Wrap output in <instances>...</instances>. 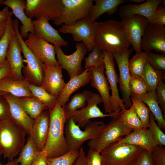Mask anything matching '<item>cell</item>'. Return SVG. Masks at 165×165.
I'll return each instance as SVG.
<instances>
[{
    "instance_id": "7dc6e473",
    "label": "cell",
    "mask_w": 165,
    "mask_h": 165,
    "mask_svg": "<svg viewBox=\"0 0 165 165\" xmlns=\"http://www.w3.org/2000/svg\"><path fill=\"white\" fill-rule=\"evenodd\" d=\"M154 165H165V148L157 145L151 153Z\"/></svg>"
},
{
    "instance_id": "7402d4cb",
    "label": "cell",
    "mask_w": 165,
    "mask_h": 165,
    "mask_svg": "<svg viewBox=\"0 0 165 165\" xmlns=\"http://www.w3.org/2000/svg\"><path fill=\"white\" fill-rule=\"evenodd\" d=\"M164 1L147 0L141 4L129 3L122 6L119 10V16L122 19L133 15H140L146 18L149 22L157 7Z\"/></svg>"
},
{
    "instance_id": "9a60e30c",
    "label": "cell",
    "mask_w": 165,
    "mask_h": 165,
    "mask_svg": "<svg viewBox=\"0 0 165 165\" xmlns=\"http://www.w3.org/2000/svg\"><path fill=\"white\" fill-rule=\"evenodd\" d=\"M102 52L105 64V73L110 84V90L111 91L110 102L113 112L120 108L121 110H123L126 108L123 101L119 95L117 85L119 82V78L115 69L113 53L104 51Z\"/></svg>"
},
{
    "instance_id": "91938a15",
    "label": "cell",
    "mask_w": 165,
    "mask_h": 165,
    "mask_svg": "<svg viewBox=\"0 0 165 165\" xmlns=\"http://www.w3.org/2000/svg\"><path fill=\"white\" fill-rule=\"evenodd\" d=\"M7 94H8V93L0 91V96L4 95Z\"/></svg>"
},
{
    "instance_id": "6da1fadb",
    "label": "cell",
    "mask_w": 165,
    "mask_h": 165,
    "mask_svg": "<svg viewBox=\"0 0 165 165\" xmlns=\"http://www.w3.org/2000/svg\"><path fill=\"white\" fill-rule=\"evenodd\" d=\"M94 42L101 51L121 54L131 45L121 21L110 20L95 22Z\"/></svg>"
},
{
    "instance_id": "30bf717a",
    "label": "cell",
    "mask_w": 165,
    "mask_h": 165,
    "mask_svg": "<svg viewBox=\"0 0 165 165\" xmlns=\"http://www.w3.org/2000/svg\"><path fill=\"white\" fill-rule=\"evenodd\" d=\"M75 48V51L69 55L65 54L61 47L55 49L58 65L67 71L70 79L83 72L81 63L88 51L87 46L82 42L77 43Z\"/></svg>"
},
{
    "instance_id": "d4e9b609",
    "label": "cell",
    "mask_w": 165,
    "mask_h": 165,
    "mask_svg": "<svg viewBox=\"0 0 165 165\" xmlns=\"http://www.w3.org/2000/svg\"><path fill=\"white\" fill-rule=\"evenodd\" d=\"M91 77V71L89 68L86 69L80 75L70 79L57 96V103L61 106H64L73 93L90 82Z\"/></svg>"
},
{
    "instance_id": "816d5d0a",
    "label": "cell",
    "mask_w": 165,
    "mask_h": 165,
    "mask_svg": "<svg viewBox=\"0 0 165 165\" xmlns=\"http://www.w3.org/2000/svg\"><path fill=\"white\" fill-rule=\"evenodd\" d=\"M32 165H49L48 158L43 151L37 152Z\"/></svg>"
},
{
    "instance_id": "f546056e",
    "label": "cell",
    "mask_w": 165,
    "mask_h": 165,
    "mask_svg": "<svg viewBox=\"0 0 165 165\" xmlns=\"http://www.w3.org/2000/svg\"><path fill=\"white\" fill-rule=\"evenodd\" d=\"M141 100L148 106L150 112L154 115L157 124L161 129L165 130V121L162 112L158 103L156 90L146 94L139 96Z\"/></svg>"
},
{
    "instance_id": "8d00e7d4",
    "label": "cell",
    "mask_w": 165,
    "mask_h": 165,
    "mask_svg": "<svg viewBox=\"0 0 165 165\" xmlns=\"http://www.w3.org/2000/svg\"><path fill=\"white\" fill-rule=\"evenodd\" d=\"M130 100L136 114L141 121L143 129H148L150 111L139 96H130Z\"/></svg>"
},
{
    "instance_id": "b9f144b4",
    "label": "cell",
    "mask_w": 165,
    "mask_h": 165,
    "mask_svg": "<svg viewBox=\"0 0 165 165\" xmlns=\"http://www.w3.org/2000/svg\"><path fill=\"white\" fill-rule=\"evenodd\" d=\"M148 129L158 145L165 146V134L155 122L154 117L150 112Z\"/></svg>"
},
{
    "instance_id": "6125c7cd",
    "label": "cell",
    "mask_w": 165,
    "mask_h": 165,
    "mask_svg": "<svg viewBox=\"0 0 165 165\" xmlns=\"http://www.w3.org/2000/svg\"><path fill=\"white\" fill-rule=\"evenodd\" d=\"M3 0H0V4H2V2L3 1Z\"/></svg>"
},
{
    "instance_id": "4316f807",
    "label": "cell",
    "mask_w": 165,
    "mask_h": 165,
    "mask_svg": "<svg viewBox=\"0 0 165 165\" xmlns=\"http://www.w3.org/2000/svg\"><path fill=\"white\" fill-rule=\"evenodd\" d=\"M4 96L9 104L13 120L21 126L27 134H30L35 119L26 113L18 102L15 96L9 93Z\"/></svg>"
},
{
    "instance_id": "7c38bea8",
    "label": "cell",
    "mask_w": 165,
    "mask_h": 165,
    "mask_svg": "<svg viewBox=\"0 0 165 165\" xmlns=\"http://www.w3.org/2000/svg\"><path fill=\"white\" fill-rule=\"evenodd\" d=\"M103 102L101 97L96 93H93L87 101V105L80 110H77L72 114L71 118L76 123L81 127H85L90 119L93 118L109 117H115L121 110L119 108L109 114H104L97 106Z\"/></svg>"
},
{
    "instance_id": "5b68a950",
    "label": "cell",
    "mask_w": 165,
    "mask_h": 165,
    "mask_svg": "<svg viewBox=\"0 0 165 165\" xmlns=\"http://www.w3.org/2000/svg\"><path fill=\"white\" fill-rule=\"evenodd\" d=\"M143 150L138 146L116 142L100 151L102 165H135Z\"/></svg>"
},
{
    "instance_id": "5bb4252c",
    "label": "cell",
    "mask_w": 165,
    "mask_h": 165,
    "mask_svg": "<svg viewBox=\"0 0 165 165\" xmlns=\"http://www.w3.org/2000/svg\"><path fill=\"white\" fill-rule=\"evenodd\" d=\"M121 22L133 49L136 53L141 51V42L149 22L145 17L133 15L121 19Z\"/></svg>"
},
{
    "instance_id": "484cf974",
    "label": "cell",
    "mask_w": 165,
    "mask_h": 165,
    "mask_svg": "<svg viewBox=\"0 0 165 165\" xmlns=\"http://www.w3.org/2000/svg\"><path fill=\"white\" fill-rule=\"evenodd\" d=\"M117 142L138 146L151 152L157 145L148 129L134 130Z\"/></svg>"
},
{
    "instance_id": "603a6c76",
    "label": "cell",
    "mask_w": 165,
    "mask_h": 165,
    "mask_svg": "<svg viewBox=\"0 0 165 165\" xmlns=\"http://www.w3.org/2000/svg\"><path fill=\"white\" fill-rule=\"evenodd\" d=\"M34 28V33L48 42L53 43L55 47L67 46L68 42L59 34V31L53 28L45 19L32 20Z\"/></svg>"
},
{
    "instance_id": "7a4b0ae2",
    "label": "cell",
    "mask_w": 165,
    "mask_h": 165,
    "mask_svg": "<svg viewBox=\"0 0 165 165\" xmlns=\"http://www.w3.org/2000/svg\"><path fill=\"white\" fill-rule=\"evenodd\" d=\"M49 110V132L46 144L42 151L48 158H51L62 156L70 150L64 135L66 119L63 107L57 103L53 109Z\"/></svg>"
},
{
    "instance_id": "d6986e66",
    "label": "cell",
    "mask_w": 165,
    "mask_h": 165,
    "mask_svg": "<svg viewBox=\"0 0 165 165\" xmlns=\"http://www.w3.org/2000/svg\"><path fill=\"white\" fill-rule=\"evenodd\" d=\"M90 79L91 86L99 92L104 103L105 113H111L112 109L110 102V86L104 74V63L98 68L91 67Z\"/></svg>"
},
{
    "instance_id": "ab89813d",
    "label": "cell",
    "mask_w": 165,
    "mask_h": 165,
    "mask_svg": "<svg viewBox=\"0 0 165 165\" xmlns=\"http://www.w3.org/2000/svg\"><path fill=\"white\" fill-rule=\"evenodd\" d=\"M129 86L130 97L139 96L148 93L146 84L141 77L130 75Z\"/></svg>"
},
{
    "instance_id": "f907efd6",
    "label": "cell",
    "mask_w": 165,
    "mask_h": 165,
    "mask_svg": "<svg viewBox=\"0 0 165 165\" xmlns=\"http://www.w3.org/2000/svg\"><path fill=\"white\" fill-rule=\"evenodd\" d=\"M151 153L145 149H143L137 158L135 165H154Z\"/></svg>"
},
{
    "instance_id": "f35d334b",
    "label": "cell",
    "mask_w": 165,
    "mask_h": 165,
    "mask_svg": "<svg viewBox=\"0 0 165 165\" xmlns=\"http://www.w3.org/2000/svg\"><path fill=\"white\" fill-rule=\"evenodd\" d=\"M11 17L7 20L5 31L0 38V66L6 61L7 51L13 34L14 31Z\"/></svg>"
},
{
    "instance_id": "f1b7e54d",
    "label": "cell",
    "mask_w": 165,
    "mask_h": 165,
    "mask_svg": "<svg viewBox=\"0 0 165 165\" xmlns=\"http://www.w3.org/2000/svg\"><path fill=\"white\" fill-rule=\"evenodd\" d=\"M95 4L94 5L89 18L92 21H95L103 14L106 13L112 15L117 12L120 4L131 0H95Z\"/></svg>"
},
{
    "instance_id": "db71d44e",
    "label": "cell",
    "mask_w": 165,
    "mask_h": 165,
    "mask_svg": "<svg viewBox=\"0 0 165 165\" xmlns=\"http://www.w3.org/2000/svg\"><path fill=\"white\" fill-rule=\"evenodd\" d=\"M80 154L73 165H86V154L82 146L79 149Z\"/></svg>"
},
{
    "instance_id": "d6a6232c",
    "label": "cell",
    "mask_w": 165,
    "mask_h": 165,
    "mask_svg": "<svg viewBox=\"0 0 165 165\" xmlns=\"http://www.w3.org/2000/svg\"><path fill=\"white\" fill-rule=\"evenodd\" d=\"M141 77L146 84L148 93L156 90L161 80L165 79L164 70H160L146 63Z\"/></svg>"
},
{
    "instance_id": "277c9868",
    "label": "cell",
    "mask_w": 165,
    "mask_h": 165,
    "mask_svg": "<svg viewBox=\"0 0 165 165\" xmlns=\"http://www.w3.org/2000/svg\"><path fill=\"white\" fill-rule=\"evenodd\" d=\"M105 125L102 121L90 120L85 126L84 130H82L72 118L66 121L64 127L65 137L69 150H79L85 141L96 138Z\"/></svg>"
},
{
    "instance_id": "ba28073f",
    "label": "cell",
    "mask_w": 165,
    "mask_h": 165,
    "mask_svg": "<svg viewBox=\"0 0 165 165\" xmlns=\"http://www.w3.org/2000/svg\"><path fill=\"white\" fill-rule=\"evenodd\" d=\"M133 130L119 121L116 117L113 119L95 138L88 143L90 149L100 151L110 145L118 141Z\"/></svg>"
},
{
    "instance_id": "4dcf8cb0",
    "label": "cell",
    "mask_w": 165,
    "mask_h": 165,
    "mask_svg": "<svg viewBox=\"0 0 165 165\" xmlns=\"http://www.w3.org/2000/svg\"><path fill=\"white\" fill-rule=\"evenodd\" d=\"M16 98L26 113L34 119H35L43 111L49 109L46 106L33 97H16Z\"/></svg>"
},
{
    "instance_id": "ee69618b",
    "label": "cell",
    "mask_w": 165,
    "mask_h": 165,
    "mask_svg": "<svg viewBox=\"0 0 165 165\" xmlns=\"http://www.w3.org/2000/svg\"><path fill=\"white\" fill-rule=\"evenodd\" d=\"M146 52V62L156 69L165 71V54H155L151 51Z\"/></svg>"
},
{
    "instance_id": "cb8c5ba5",
    "label": "cell",
    "mask_w": 165,
    "mask_h": 165,
    "mask_svg": "<svg viewBox=\"0 0 165 165\" xmlns=\"http://www.w3.org/2000/svg\"><path fill=\"white\" fill-rule=\"evenodd\" d=\"M2 4L10 8L12 13L21 22L20 35L23 39L28 38V33L34 32V28L31 19L26 14L24 10L26 1L24 0H3Z\"/></svg>"
},
{
    "instance_id": "f6af8a7d",
    "label": "cell",
    "mask_w": 165,
    "mask_h": 165,
    "mask_svg": "<svg viewBox=\"0 0 165 165\" xmlns=\"http://www.w3.org/2000/svg\"><path fill=\"white\" fill-rule=\"evenodd\" d=\"M13 121L9 104L4 95L0 96V123Z\"/></svg>"
},
{
    "instance_id": "7bdbcfd3",
    "label": "cell",
    "mask_w": 165,
    "mask_h": 165,
    "mask_svg": "<svg viewBox=\"0 0 165 165\" xmlns=\"http://www.w3.org/2000/svg\"><path fill=\"white\" fill-rule=\"evenodd\" d=\"M85 69L91 67L98 68L104 63L102 51L95 46L87 57L85 58Z\"/></svg>"
},
{
    "instance_id": "60d3db41",
    "label": "cell",
    "mask_w": 165,
    "mask_h": 165,
    "mask_svg": "<svg viewBox=\"0 0 165 165\" xmlns=\"http://www.w3.org/2000/svg\"><path fill=\"white\" fill-rule=\"evenodd\" d=\"M79 150L70 151L67 153L54 158H48L49 165H73L79 155Z\"/></svg>"
},
{
    "instance_id": "c3c4849f",
    "label": "cell",
    "mask_w": 165,
    "mask_h": 165,
    "mask_svg": "<svg viewBox=\"0 0 165 165\" xmlns=\"http://www.w3.org/2000/svg\"><path fill=\"white\" fill-rule=\"evenodd\" d=\"M86 165H102L100 152L90 149L86 156Z\"/></svg>"
},
{
    "instance_id": "44dd1931",
    "label": "cell",
    "mask_w": 165,
    "mask_h": 165,
    "mask_svg": "<svg viewBox=\"0 0 165 165\" xmlns=\"http://www.w3.org/2000/svg\"><path fill=\"white\" fill-rule=\"evenodd\" d=\"M50 122L49 109L43 111L35 119L30 135L38 151H42L45 147L48 135Z\"/></svg>"
},
{
    "instance_id": "9c48e42d",
    "label": "cell",
    "mask_w": 165,
    "mask_h": 165,
    "mask_svg": "<svg viewBox=\"0 0 165 165\" xmlns=\"http://www.w3.org/2000/svg\"><path fill=\"white\" fill-rule=\"evenodd\" d=\"M63 8L62 0H27L24 12L31 19L54 21L60 16Z\"/></svg>"
},
{
    "instance_id": "6f0895ef",
    "label": "cell",
    "mask_w": 165,
    "mask_h": 165,
    "mask_svg": "<svg viewBox=\"0 0 165 165\" xmlns=\"http://www.w3.org/2000/svg\"><path fill=\"white\" fill-rule=\"evenodd\" d=\"M18 163L14 159L12 161H8V162L5 164H2L1 165H18Z\"/></svg>"
},
{
    "instance_id": "e0dca14e",
    "label": "cell",
    "mask_w": 165,
    "mask_h": 165,
    "mask_svg": "<svg viewBox=\"0 0 165 165\" xmlns=\"http://www.w3.org/2000/svg\"><path fill=\"white\" fill-rule=\"evenodd\" d=\"M141 50H154L165 53V27L164 25H148L141 42Z\"/></svg>"
},
{
    "instance_id": "94428289",
    "label": "cell",
    "mask_w": 165,
    "mask_h": 165,
    "mask_svg": "<svg viewBox=\"0 0 165 165\" xmlns=\"http://www.w3.org/2000/svg\"><path fill=\"white\" fill-rule=\"evenodd\" d=\"M2 152L0 151V157L1 156V155H2ZM2 163L1 162V161H0V165H2Z\"/></svg>"
},
{
    "instance_id": "3957f363",
    "label": "cell",
    "mask_w": 165,
    "mask_h": 165,
    "mask_svg": "<svg viewBox=\"0 0 165 165\" xmlns=\"http://www.w3.org/2000/svg\"><path fill=\"white\" fill-rule=\"evenodd\" d=\"M26 134L13 121L0 123V151L8 161L13 160L25 144Z\"/></svg>"
},
{
    "instance_id": "d590c367",
    "label": "cell",
    "mask_w": 165,
    "mask_h": 165,
    "mask_svg": "<svg viewBox=\"0 0 165 165\" xmlns=\"http://www.w3.org/2000/svg\"><path fill=\"white\" fill-rule=\"evenodd\" d=\"M28 88L33 97L46 106L49 109L55 108L57 103V96L49 94L41 86L31 83L29 84Z\"/></svg>"
},
{
    "instance_id": "52a82bcc",
    "label": "cell",
    "mask_w": 165,
    "mask_h": 165,
    "mask_svg": "<svg viewBox=\"0 0 165 165\" xmlns=\"http://www.w3.org/2000/svg\"><path fill=\"white\" fill-rule=\"evenodd\" d=\"M63 8L60 16L54 21L57 26L63 24H74L77 21L89 17L94 6L93 0H62Z\"/></svg>"
},
{
    "instance_id": "8992f818",
    "label": "cell",
    "mask_w": 165,
    "mask_h": 165,
    "mask_svg": "<svg viewBox=\"0 0 165 165\" xmlns=\"http://www.w3.org/2000/svg\"><path fill=\"white\" fill-rule=\"evenodd\" d=\"M12 24L15 34L21 46L22 52L25 59L26 66L22 68L24 78L30 83L41 86L44 76L43 63L37 58L25 44L19 30V21L17 19L13 20Z\"/></svg>"
},
{
    "instance_id": "74e56055",
    "label": "cell",
    "mask_w": 165,
    "mask_h": 165,
    "mask_svg": "<svg viewBox=\"0 0 165 165\" xmlns=\"http://www.w3.org/2000/svg\"><path fill=\"white\" fill-rule=\"evenodd\" d=\"M147 52L141 51L129 60L128 69L130 75L141 77L146 62Z\"/></svg>"
},
{
    "instance_id": "9f6ffc18",
    "label": "cell",
    "mask_w": 165,
    "mask_h": 165,
    "mask_svg": "<svg viewBox=\"0 0 165 165\" xmlns=\"http://www.w3.org/2000/svg\"><path fill=\"white\" fill-rule=\"evenodd\" d=\"M8 20L0 21V38L4 35L6 28Z\"/></svg>"
},
{
    "instance_id": "bcb514c9",
    "label": "cell",
    "mask_w": 165,
    "mask_h": 165,
    "mask_svg": "<svg viewBox=\"0 0 165 165\" xmlns=\"http://www.w3.org/2000/svg\"><path fill=\"white\" fill-rule=\"evenodd\" d=\"M159 5L153 15L150 19L149 24L155 25H164L165 24V7Z\"/></svg>"
},
{
    "instance_id": "83f0119b",
    "label": "cell",
    "mask_w": 165,
    "mask_h": 165,
    "mask_svg": "<svg viewBox=\"0 0 165 165\" xmlns=\"http://www.w3.org/2000/svg\"><path fill=\"white\" fill-rule=\"evenodd\" d=\"M30 83L24 79L15 80L6 77L0 80V91L17 97H33L28 88Z\"/></svg>"
},
{
    "instance_id": "11a10c76",
    "label": "cell",
    "mask_w": 165,
    "mask_h": 165,
    "mask_svg": "<svg viewBox=\"0 0 165 165\" xmlns=\"http://www.w3.org/2000/svg\"><path fill=\"white\" fill-rule=\"evenodd\" d=\"M12 12L10 11L7 6L5 7L2 10H0V21L8 20L12 15Z\"/></svg>"
},
{
    "instance_id": "681fc988",
    "label": "cell",
    "mask_w": 165,
    "mask_h": 165,
    "mask_svg": "<svg viewBox=\"0 0 165 165\" xmlns=\"http://www.w3.org/2000/svg\"><path fill=\"white\" fill-rule=\"evenodd\" d=\"M158 102L160 106L162 112L165 115V84L163 81L161 80L156 89Z\"/></svg>"
},
{
    "instance_id": "836d02e7",
    "label": "cell",
    "mask_w": 165,
    "mask_h": 165,
    "mask_svg": "<svg viewBox=\"0 0 165 165\" xmlns=\"http://www.w3.org/2000/svg\"><path fill=\"white\" fill-rule=\"evenodd\" d=\"M116 117L119 121L133 130L143 129L142 123L132 105L129 109L121 110Z\"/></svg>"
},
{
    "instance_id": "680465c9",
    "label": "cell",
    "mask_w": 165,
    "mask_h": 165,
    "mask_svg": "<svg viewBox=\"0 0 165 165\" xmlns=\"http://www.w3.org/2000/svg\"><path fill=\"white\" fill-rule=\"evenodd\" d=\"M132 2H134L136 3H140L145 1L144 0H131Z\"/></svg>"
},
{
    "instance_id": "f5cc1de1",
    "label": "cell",
    "mask_w": 165,
    "mask_h": 165,
    "mask_svg": "<svg viewBox=\"0 0 165 165\" xmlns=\"http://www.w3.org/2000/svg\"><path fill=\"white\" fill-rule=\"evenodd\" d=\"M11 70L9 62L6 61L0 66V80L5 78L10 77Z\"/></svg>"
},
{
    "instance_id": "e575fe53",
    "label": "cell",
    "mask_w": 165,
    "mask_h": 165,
    "mask_svg": "<svg viewBox=\"0 0 165 165\" xmlns=\"http://www.w3.org/2000/svg\"><path fill=\"white\" fill-rule=\"evenodd\" d=\"M37 151L31 136L28 134L27 142L19 153V157L15 160L20 165H32Z\"/></svg>"
},
{
    "instance_id": "2e32d148",
    "label": "cell",
    "mask_w": 165,
    "mask_h": 165,
    "mask_svg": "<svg viewBox=\"0 0 165 165\" xmlns=\"http://www.w3.org/2000/svg\"><path fill=\"white\" fill-rule=\"evenodd\" d=\"M133 49H128L121 54L113 53L114 59L117 63L119 72V90L122 93L123 103L125 108L128 109L132 105L129 89L130 77L128 69V61Z\"/></svg>"
},
{
    "instance_id": "8fae6325",
    "label": "cell",
    "mask_w": 165,
    "mask_h": 165,
    "mask_svg": "<svg viewBox=\"0 0 165 165\" xmlns=\"http://www.w3.org/2000/svg\"><path fill=\"white\" fill-rule=\"evenodd\" d=\"M95 22L92 21L89 17H87L77 21L72 25L63 24L59 31L64 34H72L75 41H82L87 46L88 51L90 52L95 46L94 42Z\"/></svg>"
},
{
    "instance_id": "ffe728a7",
    "label": "cell",
    "mask_w": 165,
    "mask_h": 165,
    "mask_svg": "<svg viewBox=\"0 0 165 165\" xmlns=\"http://www.w3.org/2000/svg\"><path fill=\"white\" fill-rule=\"evenodd\" d=\"M44 76L41 87L47 93L57 96L65 85L62 68L58 64L49 66L43 64Z\"/></svg>"
},
{
    "instance_id": "1f68e13d",
    "label": "cell",
    "mask_w": 165,
    "mask_h": 165,
    "mask_svg": "<svg viewBox=\"0 0 165 165\" xmlns=\"http://www.w3.org/2000/svg\"><path fill=\"white\" fill-rule=\"evenodd\" d=\"M92 94L91 91L86 90L76 93L72 96L70 101L63 107L66 121L71 118L72 114L77 109H82L86 107L87 101Z\"/></svg>"
},
{
    "instance_id": "ac0fdd59",
    "label": "cell",
    "mask_w": 165,
    "mask_h": 165,
    "mask_svg": "<svg viewBox=\"0 0 165 165\" xmlns=\"http://www.w3.org/2000/svg\"><path fill=\"white\" fill-rule=\"evenodd\" d=\"M21 52V44L14 31L6 57V60L9 63L11 70V75L9 77L13 80H21L24 79L22 73V70L24 66Z\"/></svg>"
},
{
    "instance_id": "4fadbf2b",
    "label": "cell",
    "mask_w": 165,
    "mask_h": 165,
    "mask_svg": "<svg viewBox=\"0 0 165 165\" xmlns=\"http://www.w3.org/2000/svg\"><path fill=\"white\" fill-rule=\"evenodd\" d=\"M28 49L43 64L49 66L58 64L56 59L55 46L34 33L28 34L24 41Z\"/></svg>"
}]
</instances>
